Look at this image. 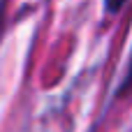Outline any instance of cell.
Segmentation results:
<instances>
[{
  "instance_id": "obj_1",
  "label": "cell",
  "mask_w": 132,
  "mask_h": 132,
  "mask_svg": "<svg viewBox=\"0 0 132 132\" xmlns=\"http://www.w3.org/2000/svg\"><path fill=\"white\" fill-rule=\"evenodd\" d=\"M125 2H128V0H107V9H109V12H118Z\"/></svg>"
},
{
  "instance_id": "obj_2",
  "label": "cell",
  "mask_w": 132,
  "mask_h": 132,
  "mask_svg": "<svg viewBox=\"0 0 132 132\" xmlns=\"http://www.w3.org/2000/svg\"><path fill=\"white\" fill-rule=\"evenodd\" d=\"M5 12H7V0H0V35L5 28Z\"/></svg>"
}]
</instances>
